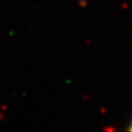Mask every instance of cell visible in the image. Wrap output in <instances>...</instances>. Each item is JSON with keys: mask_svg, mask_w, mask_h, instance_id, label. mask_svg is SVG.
<instances>
[{"mask_svg": "<svg viewBox=\"0 0 132 132\" xmlns=\"http://www.w3.org/2000/svg\"><path fill=\"white\" fill-rule=\"evenodd\" d=\"M129 130L132 131V122H131V125H130V127H129Z\"/></svg>", "mask_w": 132, "mask_h": 132, "instance_id": "obj_1", "label": "cell"}]
</instances>
